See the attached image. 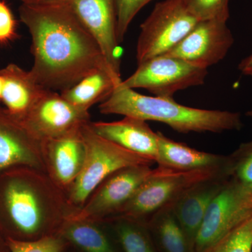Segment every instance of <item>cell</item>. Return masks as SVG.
Here are the masks:
<instances>
[{
	"label": "cell",
	"mask_w": 252,
	"mask_h": 252,
	"mask_svg": "<svg viewBox=\"0 0 252 252\" xmlns=\"http://www.w3.org/2000/svg\"><path fill=\"white\" fill-rule=\"evenodd\" d=\"M19 14L31 35L30 72L44 89L61 92L99 68L111 69L98 42L64 0L22 3Z\"/></svg>",
	"instance_id": "1"
},
{
	"label": "cell",
	"mask_w": 252,
	"mask_h": 252,
	"mask_svg": "<svg viewBox=\"0 0 252 252\" xmlns=\"http://www.w3.org/2000/svg\"><path fill=\"white\" fill-rule=\"evenodd\" d=\"M73 211L67 195L46 172L31 167L0 172V233L31 241L57 234Z\"/></svg>",
	"instance_id": "2"
},
{
	"label": "cell",
	"mask_w": 252,
	"mask_h": 252,
	"mask_svg": "<svg viewBox=\"0 0 252 252\" xmlns=\"http://www.w3.org/2000/svg\"><path fill=\"white\" fill-rule=\"evenodd\" d=\"M102 114H118L166 124L174 130L215 132L239 130L243 127L240 114L228 111L207 110L187 107L173 97L148 96L118 84L112 94L99 104Z\"/></svg>",
	"instance_id": "3"
},
{
	"label": "cell",
	"mask_w": 252,
	"mask_h": 252,
	"mask_svg": "<svg viewBox=\"0 0 252 252\" xmlns=\"http://www.w3.org/2000/svg\"><path fill=\"white\" fill-rule=\"evenodd\" d=\"M90 122L81 127L86 147L84 167L66 193L73 211L80 209L97 187L114 172L124 167L154 163L97 135L91 128Z\"/></svg>",
	"instance_id": "4"
},
{
	"label": "cell",
	"mask_w": 252,
	"mask_h": 252,
	"mask_svg": "<svg viewBox=\"0 0 252 252\" xmlns=\"http://www.w3.org/2000/svg\"><path fill=\"white\" fill-rule=\"evenodd\" d=\"M219 177L229 178V172L213 169L182 172L158 167L115 217L143 221L146 217L170 205L190 187Z\"/></svg>",
	"instance_id": "5"
},
{
	"label": "cell",
	"mask_w": 252,
	"mask_h": 252,
	"mask_svg": "<svg viewBox=\"0 0 252 252\" xmlns=\"http://www.w3.org/2000/svg\"><path fill=\"white\" fill-rule=\"evenodd\" d=\"M199 21L189 11L186 0H163L158 3L141 25L137 63L167 54Z\"/></svg>",
	"instance_id": "6"
},
{
	"label": "cell",
	"mask_w": 252,
	"mask_h": 252,
	"mask_svg": "<svg viewBox=\"0 0 252 252\" xmlns=\"http://www.w3.org/2000/svg\"><path fill=\"white\" fill-rule=\"evenodd\" d=\"M252 215V187L230 177L209 205L195 252L205 251Z\"/></svg>",
	"instance_id": "7"
},
{
	"label": "cell",
	"mask_w": 252,
	"mask_h": 252,
	"mask_svg": "<svg viewBox=\"0 0 252 252\" xmlns=\"http://www.w3.org/2000/svg\"><path fill=\"white\" fill-rule=\"evenodd\" d=\"M207 69L182 60L160 56L138 64L135 72L122 81L127 89H144L154 96L173 97L180 91L205 83Z\"/></svg>",
	"instance_id": "8"
},
{
	"label": "cell",
	"mask_w": 252,
	"mask_h": 252,
	"mask_svg": "<svg viewBox=\"0 0 252 252\" xmlns=\"http://www.w3.org/2000/svg\"><path fill=\"white\" fill-rule=\"evenodd\" d=\"M151 166L133 165L114 172L97 187L80 209L71 212L68 217L102 222L117 216L152 175L154 169Z\"/></svg>",
	"instance_id": "9"
},
{
	"label": "cell",
	"mask_w": 252,
	"mask_h": 252,
	"mask_svg": "<svg viewBox=\"0 0 252 252\" xmlns=\"http://www.w3.org/2000/svg\"><path fill=\"white\" fill-rule=\"evenodd\" d=\"M234 43L226 22L205 20L197 23L173 49L163 55L207 69L224 59Z\"/></svg>",
	"instance_id": "10"
},
{
	"label": "cell",
	"mask_w": 252,
	"mask_h": 252,
	"mask_svg": "<svg viewBox=\"0 0 252 252\" xmlns=\"http://www.w3.org/2000/svg\"><path fill=\"white\" fill-rule=\"evenodd\" d=\"M22 121L44 142L66 135L91 122L89 112L76 108L61 94L49 89L44 91Z\"/></svg>",
	"instance_id": "11"
},
{
	"label": "cell",
	"mask_w": 252,
	"mask_h": 252,
	"mask_svg": "<svg viewBox=\"0 0 252 252\" xmlns=\"http://www.w3.org/2000/svg\"><path fill=\"white\" fill-rule=\"evenodd\" d=\"M44 144L22 120L0 106V172L18 166L46 172Z\"/></svg>",
	"instance_id": "12"
},
{
	"label": "cell",
	"mask_w": 252,
	"mask_h": 252,
	"mask_svg": "<svg viewBox=\"0 0 252 252\" xmlns=\"http://www.w3.org/2000/svg\"><path fill=\"white\" fill-rule=\"evenodd\" d=\"M98 42L106 61L121 76L117 0H64Z\"/></svg>",
	"instance_id": "13"
},
{
	"label": "cell",
	"mask_w": 252,
	"mask_h": 252,
	"mask_svg": "<svg viewBox=\"0 0 252 252\" xmlns=\"http://www.w3.org/2000/svg\"><path fill=\"white\" fill-rule=\"evenodd\" d=\"M81 127L44 144L46 172L65 193L77 180L85 162L86 147Z\"/></svg>",
	"instance_id": "14"
},
{
	"label": "cell",
	"mask_w": 252,
	"mask_h": 252,
	"mask_svg": "<svg viewBox=\"0 0 252 252\" xmlns=\"http://www.w3.org/2000/svg\"><path fill=\"white\" fill-rule=\"evenodd\" d=\"M230 178L219 177L200 182L186 190L170 204L194 252L197 235L209 205Z\"/></svg>",
	"instance_id": "15"
},
{
	"label": "cell",
	"mask_w": 252,
	"mask_h": 252,
	"mask_svg": "<svg viewBox=\"0 0 252 252\" xmlns=\"http://www.w3.org/2000/svg\"><path fill=\"white\" fill-rule=\"evenodd\" d=\"M90 126L97 135L106 140L156 162L157 132L152 130L146 121L124 117L117 122H91Z\"/></svg>",
	"instance_id": "16"
},
{
	"label": "cell",
	"mask_w": 252,
	"mask_h": 252,
	"mask_svg": "<svg viewBox=\"0 0 252 252\" xmlns=\"http://www.w3.org/2000/svg\"><path fill=\"white\" fill-rule=\"evenodd\" d=\"M157 136L156 162L158 165V167L182 172L207 169L226 170L230 173L229 157L197 150L185 144L175 142L160 132H157Z\"/></svg>",
	"instance_id": "17"
},
{
	"label": "cell",
	"mask_w": 252,
	"mask_h": 252,
	"mask_svg": "<svg viewBox=\"0 0 252 252\" xmlns=\"http://www.w3.org/2000/svg\"><path fill=\"white\" fill-rule=\"evenodd\" d=\"M2 77L1 102L14 117L22 120L46 89L39 85L30 71L11 63L0 69Z\"/></svg>",
	"instance_id": "18"
},
{
	"label": "cell",
	"mask_w": 252,
	"mask_h": 252,
	"mask_svg": "<svg viewBox=\"0 0 252 252\" xmlns=\"http://www.w3.org/2000/svg\"><path fill=\"white\" fill-rule=\"evenodd\" d=\"M122 81L121 76L113 72L110 68L102 67L88 74L60 94L76 108L89 112L94 104L102 103L108 98Z\"/></svg>",
	"instance_id": "19"
},
{
	"label": "cell",
	"mask_w": 252,
	"mask_h": 252,
	"mask_svg": "<svg viewBox=\"0 0 252 252\" xmlns=\"http://www.w3.org/2000/svg\"><path fill=\"white\" fill-rule=\"evenodd\" d=\"M100 223L67 217L57 234L82 252H117Z\"/></svg>",
	"instance_id": "20"
},
{
	"label": "cell",
	"mask_w": 252,
	"mask_h": 252,
	"mask_svg": "<svg viewBox=\"0 0 252 252\" xmlns=\"http://www.w3.org/2000/svg\"><path fill=\"white\" fill-rule=\"evenodd\" d=\"M149 224L162 252H195L174 215L171 205L154 215Z\"/></svg>",
	"instance_id": "21"
},
{
	"label": "cell",
	"mask_w": 252,
	"mask_h": 252,
	"mask_svg": "<svg viewBox=\"0 0 252 252\" xmlns=\"http://www.w3.org/2000/svg\"><path fill=\"white\" fill-rule=\"evenodd\" d=\"M114 223V231L124 252H156L143 221L122 217Z\"/></svg>",
	"instance_id": "22"
},
{
	"label": "cell",
	"mask_w": 252,
	"mask_h": 252,
	"mask_svg": "<svg viewBox=\"0 0 252 252\" xmlns=\"http://www.w3.org/2000/svg\"><path fill=\"white\" fill-rule=\"evenodd\" d=\"M203 252H252V215Z\"/></svg>",
	"instance_id": "23"
},
{
	"label": "cell",
	"mask_w": 252,
	"mask_h": 252,
	"mask_svg": "<svg viewBox=\"0 0 252 252\" xmlns=\"http://www.w3.org/2000/svg\"><path fill=\"white\" fill-rule=\"evenodd\" d=\"M11 252H65L69 243L61 235L54 234L31 241L6 239Z\"/></svg>",
	"instance_id": "24"
},
{
	"label": "cell",
	"mask_w": 252,
	"mask_h": 252,
	"mask_svg": "<svg viewBox=\"0 0 252 252\" xmlns=\"http://www.w3.org/2000/svg\"><path fill=\"white\" fill-rule=\"evenodd\" d=\"M229 0H186L187 7L198 21L219 20L227 22L229 18Z\"/></svg>",
	"instance_id": "25"
},
{
	"label": "cell",
	"mask_w": 252,
	"mask_h": 252,
	"mask_svg": "<svg viewBox=\"0 0 252 252\" xmlns=\"http://www.w3.org/2000/svg\"><path fill=\"white\" fill-rule=\"evenodd\" d=\"M230 177L252 187V141L242 144L229 157Z\"/></svg>",
	"instance_id": "26"
},
{
	"label": "cell",
	"mask_w": 252,
	"mask_h": 252,
	"mask_svg": "<svg viewBox=\"0 0 252 252\" xmlns=\"http://www.w3.org/2000/svg\"><path fill=\"white\" fill-rule=\"evenodd\" d=\"M152 0H117L118 41H124L129 26L137 13Z\"/></svg>",
	"instance_id": "27"
},
{
	"label": "cell",
	"mask_w": 252,
	"mask_h": 252,
	"mask_svg": "<svg viewBox=\"0 0 252 252\" xmlns=\"http://www.w3.org/2000/svg\"><path fill=\"white\" fill-rule=\"evenodd\" d=\"M16 36V22L12 12L4 1L0 0V44L9 42Z\"/></svg>",
	"instance_id": "28"
},
{
	"label": "cell",
	"mask_w": 252,
	"mask_h": 252,
	"mask_svg": "<svg viewBox=\"0 0 252 252\" xmlns=\"http://www.w3.org/2000/svg\"><path fill=\"white\" fill-rule=\"evenodd\" d=\"M238 69L245 75L252 77V54L240 62Z\"/></svg>",
	"instance_id": "29"
},
{
	"label": "cell",
	"mask_w": 252,
	"mask_h": 252,
	"mask_svg": "<svg viewBox=\"0 0 252 252\" xmlns=\"http://www.w3.org/2000/svg\"><path fill=\"white\" fill-rule=\"evenodd\" d=\"M0 252H11L6 239L0 233Z\"/></svg>",
	"instance_id": "30"
},
{
	"label": "cell",
	"mask_w": 252,
	"mask_h": 252,
	"mask_svg": "<svg viewBox=\"0 0 252 252\" xmlns=\"http://www.w3.org/2000/svg\"><path fill=\"white\" fill-rule=\"evenodd\" d=\"M3 80L1 74H0V102H1V94H2Z\"/></svg>",
	"instance_id": "31"
},
{
	"label": "cell",
	"mask_w": 252,
	"mask_h": 252,
	"mask_svg": "<svg viewBox=\"0 0 252 252\" xmlns=\"http://www.w3.org/2000/svg\"><path fill=\"white\" fill-rule=\"evenodd\" d=\"M22 3H32L36 1H42V0H21Z\"/></svg>",
	"instance_id": "32"
},
{
	"label": "cell",
	"mask_w": 252,
	"mask_h": 252,
	"mask_svg": "<svg viewBox=\"0 0 252 252\" xmlns=\"http://www.w3.org/2000/svg\"><path fill=\"white\" fill-rule=\"evenodd\" d=\"M246 115L248 116V117H252V109L246 113Z\"/></svg>",
	"instance_id": "33"
}]
</instances>
